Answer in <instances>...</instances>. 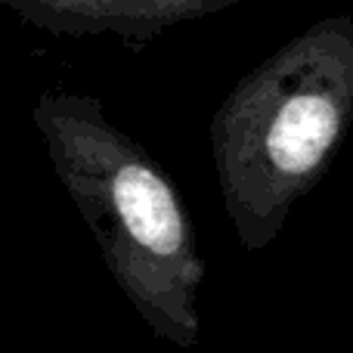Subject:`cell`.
Here are the masks:
<instances>
[{
    "instance_id": "obj_3",
    "label": "cell",
    "mask_w": 353,
    "mask_h": 353,
    "mask_svg": "<svg viewBox=\"0 0 353 353\" xmlns=\"http://www.w3.org/2000/svg\"><path fill=\"white\" fill-rule=\"evenodd\" d=\"M34 22L68 34H118L143 43L183 22L214 16L242 0H12Z\"/></svg>"
},
{
    "instance_id": "obj_1",
    "label": "cell",
    "mask_w": 353,
    "mask_h": 353,
    "mask_svg": "<svg viewBox=\"0 0 353 353\" xmlns=\"http://www.w3.org/2000/svg\"><path fill=\"white\" fill-rule=\"evenodd\" d=\"M353 124V16L307 25L254 65L211 118V161L245 251H263L323 183Z\"/></svg>"
},
{
    "instance_id": "obj_2",
    "label": "cell",
    "mask_w": 353,
    "mask_h": 353,
    "mask_svg": "<svg viewBox=\"0 0 353 353\" xmlns=\"http://www.w3.org/2000/svg\"><path fill=\"white\" fill-rule=\"evenodd\" d=\"M53 165L97 236L112 282L155 338L195 347L205 261L176 183L99 99L56 93L37 109Z\"/></svg>"
}]
</instances>
